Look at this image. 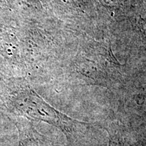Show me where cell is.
Here are the masks:
<instances>
[{
	"label": "cell",
	"mask_w": 146,
	"mask_h": 146,
	"mask_svg": "<svg viewBox=\"0 0 146 146\" xmlns=\"http://www.w3.org/2000/svg\"><path fill=\"white\" fill-rule=\"evenodd\" d=\"M109 146H124V144L122 143L119 138L114 137H110Z\"/></svg>",
	"instance_id": "obj_1"
}]
</instances>
